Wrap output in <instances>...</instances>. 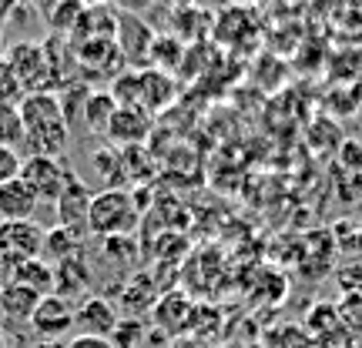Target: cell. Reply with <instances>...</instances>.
I'll use <instances>...</instances> for the list:
<instances>
[{
	"label": "cell",
	"instance_id": "d4e9b609",
	"mask_svg": "<svg viewBox=\"0 0 362 348\" xmlns=\"http://www.w3.org/2000/svg\"><path fill=\"white\" fill-rule=\"evenodd\" d=\"M148 332H151V325L141 318H121L111 342H115V348H141L148 342Z\"/></svg>",
	"mask_w": 362,
	"mask_h": 348
},
{
	"label": "cell",
	"instance_id": "7c38bea8",
	"mask_svg": "<svg viewBox=\"0 0 362 348\" xmlns=\"http://www.w3.org/2000/svg\"><path fill=\"white\" fill-rule=\"evenodd\" d=\"M175 101V80L165 71H138V107H144L148 114L151 111H161Z\"/></svg>",
	"mask_w": 362,
	"mask_h": 348
},
{
	"label": "cell",
	"instance_id": "cb8c5ba5",
	"mask_svg": "<svg viewBox=\"0 0 362 348\" xmlns=\"http://www.w3.org/2000/svg\"><path fill=\"white\" fill-rule=\"evenodd\" d=\"M339 318L349 328L356 338H362V288H352V292H342L336 301Z\"/></svg>",
	"mask_w": 362,
	"mask_h": 348
},
{
	"label": "cell",
	"instance_id": "8fae6325",
	"mask_svg": "<svg viewBox=\"0 0 362 348\" xmlns=\"http://www.w3.org/2000/svg\"><path fill=\"white\" fill-rule=\"evenodd\" d=\"M40 198L21 174L0 184V221H30L37 215Z\"/></svg>",
	"mask_w": 362,
	"mask_h": 348
},
{
	"label": "cell",
	"instance_id": "5bb4252c",
	"mask_svg": "<svg viewBox=\"0 0 362 348\" xmlns=\"http://www.w3.org/2000/svg\"><path fill=\"white\" fill-rule=\"evenodd\" d=\"M44 295H37V292H30V288H24V284H13V282H4L0 284V315L7 318V322L21 325V322H30V315H34V308H37V301Z\"/></svg>",
	"mask_w": 362,
	"mask_h": 348
},
{
	"label": "cell",
	"instance_id": "603a6c76",
	"mask_svg": "<svg viewBox=\"0 0 362 348\" xmlns=\"http://www.w3.org/2000/svg\"><path fill=\"white\" fill-rule=\"evenodd\" d=\"M0 144L13 151L24 144V121H21L17 104H0Z\"/></svg>",
	"mask_w": 362,
	"mask_h": 348
},
{
	"label": "cell",
	"instance_id": "4316f807",
	"mask_svg": "<svg viewBox=\"0 0 362 348\" xmlns=\"http://www.w3.org/2000/svg\"><path fill=\"white\" fill-rule=\"evenodd\" d=\"M21 164H24L21 151H13V148H4V144H0V184L17 178V174H21Z\"/></svg>",
	"mask_w": 362,
	"mask_h": 348
},
{
	"label": "cell",
	"instance_id": "ffe728a7",
	"mask_svg": "<svg viewBox=\"0 0 362 348\" xmlns=\"http://www.w3.org/2000/svg\"><path fill=\"white\" fill-rule=\"evenodd\" d=\"M90 164H94V174H98V181H101L104 188H121V184L128 181V174H124V157H121V151H117L115 144H111V148H98L94 157H90Z\"/></svg>",
	"mask_w": 362,
	"mask_h": 348
},
{
	"label": "cell",
	"instance_id": "d6986e66",
	"mask_svg": "<svg viewBox=\"0 0 362 348\" xmlns=\"http://www.w3.org/2000/svg\"><path fill=\"white\" fill-rule=\"evenodd\" d=\"M115 111H117V104H115V97H111V90H90L88 101H84L81 117H84L88 131L104 134V131H107V124H111V117H115Z\"/></svg>",
	"mask_w": 362,
	"mask_h": 348
},
{
	"label": "cell",
	"instance_id": "8992f818",
	"mask_svg": "<svg viewBox=\"0 0 362 348\" xmlns=\"http://www.w3.org/2000/svg\"><path fill=\"white\" fill-rule=\"evenodd\" d=\"M27 325H30V332L37 338L61 342V335H67L74 328V301H67L61 295H44Z\"/></svg>",
	"mask_w": 362,
	"mask_h": 348
},
{
	"label": "cell",
	"instance_id": "ac0fdd59",
	"mask_svg": "<svg viewBox=\"0 0 362 348\" xmlns=\"http://www.w3.org/2000/svg\"><path fill=\"white\" fill-rule=\"evenodd\" d=\"M88 282L90 271L84 268V258H71L54 268V295L67 298V301L74 295H88Z\"/></svg>",
	"mask_w": 362,
	"mask_h": 348
},
{
	"label": "cell",
	"instance_id": "3957f363",
	"mask_svg": "<svg viewBox=\"0 0 362 348\" xmlns=\"http://www.w3.org/2000/svg\"><path fill=\"white\" fill-rule=\"evenodd\" d=\"M7 67L13 71V78L21 84L24 94H34V90H51L54 78H51V57H47V47L44 44H34V40H21V44H11L7 54H4Z\"/></svg>",
	"mask_w": 362,
	"mask_h": 348
},
{
	"label": "cell",
	"instance_id": "484cf974",
	"mask_svg": "<svg viewBox=\"0 0 362 348\" xmlns=\"http://www.w3.org/2000/svg\"><path fill=\"white\" fill-rule=\"evenodd\" d=\"M21 97H24V90L13 78V71L7 67V61L0 57V104H17Z\"/></svg>",
	"mask_w": 362,
	"mask_h": 348
},
{
	"label": "cell",
	"instance_id": "83f0119b",
	"mask_svg": "<svg viewBox=\"0 0 362 348\" xmlns=\"http://www.w3.org/2000/svg\"><path fill=\"white\" fill-rule=\"evenodd\" d=\"M67 348H115L111 338H98V335H74L67 342Z\"/></svg>",
	"mask_w": 362,
	"mask_h": 348
},
{
	"label": "cell",
	"instance_id": "277c9868",
	"mask_svg": "<svg viewBox=\"0 0 362 348\" xmlns=\"http://www.w3.org/2000/svg\"><path fill=\"white\" fill-rule=\"evenodd\" d=\"M78 171L64 164V157H44V155H30L21 164V178L34 188V194L40 198V205H57V198L64 194V188L71 184Z\"/></svg>",
	"mask_w": 362,
	"mask_h": 348
},
{
	"label": "cell",
	"instance_id": "52a82bcc",
	"mask_svg": "<svg viewBox=\"0 0 362 348\" xmlns=\"http://www.w3.org/2000/svg\"><path fill=\"white\" fill-rule=\"evenodd\" d=\"M117 322H121V315H117L115 301L104 295H88L74 305V328H78V335L111 338Z\"/></svg>",
	"mask_w": 362,
	"mask_h": 348
},
{
	"label": "cell",
	"instance_id": "9a60e30c",
	"mask_svg": "<svg viewBox=\"0 0 362 348\" xmlns=\"http://www.w3.org/2000/svg\"><path fill=\"white\" fill-rule=\"evenodd\" d=\"M302 328L309 332V338L315 342V348L325 345L329 338H336L339 332H349V328L342 325V318H339L336 301H315V305L309 308V315H305Z\"/></svg>",
	"mask_w": 362,
	"mask_h": 348
},
{
	"label": "cell",
	"instance_id": "e0dca14e",
	"mask_svg": "<svg viewBox=\"0 0 362 348\" xmlns=\"http://www.w3.org/2000/svg\"><path fill=\"white\" fill-rule=\"evenodd\" d=\"M11 282L24 284L37 295H54V268L44 258H27L11 265Z\"/></svg>",
	"mask_w": 362,
	"mask_h": 348
},
{
	"label": "cell",
	"instance_id": "d6a6232c",
	"mask_svg": "<svg viewBox=\"0 0 362 348\" xmlns=\"http://www.w3.org/2000/svg\"><path fill=\"white\" fill-rule=\"evenodd\" d=\"M84 7H101V4H111V0H81Z\"/></svg>",
	"mask_w": 362,
	"mask_h": 348
},
{
	"label": "cell",
	"instance_id": "4dcf8cb0",
	"mask_svg": "<svg viewBox=\"0 0 362 348\" xmlns=\"http://www.w3.org/2000/svg\"><path fill=\"white\" fill-rule=\"evenodd\" d=\"M27 4H34L37 11H44V13H47V11H51V7H54V4H57V0H27Z\"/></svg>",
	"mask_w": 362,
	"mask_h": 348
},
{
	"label": "cell",
	"instance_id": "6da1fadb",
	"mask_svg": "<svg viewBox=\"0 0 362 348\" xmlns=\"http://www.w3.org/2000/svg\"><path fill=\"white\" fill-rule=\"evenodd\" d=\"M21 121H24V144L30 155L61 157V151L71 141V124L64 117V107L54 90H34L17 101Z\"/></svg>",
	"mask_w": 362,
	"mask_h": 348
},
{
	"label": "cell",
	"instance_id": "7402d4cb",
	"mask_svg": "<svg viewBox=\"0 0 362 348\" xmlns=\"http://www.w3.org/2000/svg\"><path fill=\"white\" fill-rule=\"evenodd\" d=\"M81 13H84V4H81V0H57L51 11H47V24H51L54 34L71 37L81 20Z\"/></svg>",
	"mask_w": 362,
	"mask_h": 348
},
{
	"label": "cell",
	"instance_id": "30bf717a",
	"mask_svg": "<svg viewBox=\"0 0 362 348\" xmlns=\"http://www.w3.org/2000/svg\"><path fill=\"white\" fill-rule=\"evenodd\" d=\"M148 131H151V114L144 107H117L104 138L117 148H138L148 138Z\"/></svg>",
	"mask_w": 362,
	"mask_h": 348
},
{
	"label": "cell",
	"instance_id": "44dd1931",
	"mask_svg": "<svg viewBox=\"0 0 362 348\" xmlns=\"http://www.w3.org/2000/svg\"><path fill=\"white\" fill-rule=\"evenodd\" d=\"M262 348H315V342L309 338V332L296 322H282L269 328L262 338Z\"/></svg>",
	"mask_w": 362,
	"mask_h": 348
},
{
	"label": "cell",
	"instance_id": "836d02e7",
	"mask_svg": "<svg viewBox=\"0 0 362 348\" xmlns=\"http://www.w3.org/2000/svg\"><path fill=\"white\" fill-rule=\"evenodd\" d=\"M7 54V47H4V17H0V57Z\"/></svg>",
	"mask_w": 362,
	"mask_h": 348
},
{
	"label": "cell",
	"instance_id": "9c48e42d",
	"mask_svg": "<svg viewBox=\"0 0 362 348\" xmlns=\"http://www.w3.org/2000/svg\"><path fill=\"white\" fill-rule=\"evenodd\" d=\"M115 44L124 64H138V57H151V44H155V34L148 30L144 20H138V13H121L117 11V34Z\"/></svg>",
	"mask_w": 362,
	"mask_h": 348
},
{
	"label": "cell",
	"instance_id": "ba28073f",
	"mask_svg": "<svg viewBox=\"0 0 362 348\" xmlns=\"http://www.w3.org/2000/svg\"><path fill=\"white\" fill-rule=\"evenodd\" d=\"M194 301L185 292H161L151 308V318H155V328L168 338H181L188 332V322H192Z\"/></svg>",
	"mask_w": 362,
	"mask_h": 348
},
{
	"label": "cell",
	"instance_id": "f1b7e54d",
	"mask_svg": "<svg viewBox=\"0 0 362 348\" xmlns=\"http://www.w3.org/2000/svg\"><path fill=\"white\" fill-rule=\"evenodd\" d=\"M151 4H155V0H111V7L121 13H138V11H144V7H151Z\"/></svg>",
	"mask_w": 362,
	"mask_h": 348
},
{
	"label": "cell",
	"instance_id": "4fadbf2b",
	"mask_svg": "<svg viewBox=\"0 0 362 348\" xmlns=\"http://www.w3.org/2000/svg\"><path fill=\"white\" fill-rule=\"evenodd\" d=\"M84 255V245H81V228H67V224H57L51 232L44 234V251L40 258L47 265H64L71 258H81Z\"/></svg>",
	"mask_w": 362,
	"mask_h": 348
},
{
	"label": "cell",
	"instance_id": "5b68a950",
	"mask_svg": "<svg viewBox=\"0 0 362 348\" xmlns=\"http://www.w3.org/2000/svg\"><path fill=\"white\" fill-rule=\"evenodd\" d=\"M44 228L37 221H0V265L11 268L17 261L40 258L44 251Z\"/></svg>",
	"mask_w": 362,
	"mask_h": 348
},
{
	"label": "cell",
	"instance_id": "1f68e13d",
	"mask_svg": "<svg viewBox=\"0 0 362 348\" xmlns=\"http://www.w3.org/2000/svg\"><path fill=\"white\" fill-rule=\"evenodd\" d=\"M34 348H67V342H47V338H40Z\"/></svg>",
	"mask_w": 362,
	"mask_h": 348
},
{
	"label": "cell",
	"instance_id": "f546056e",
	"mask_svg": "<svg viewBox=\"0 0 362 348\" xmlns=\"http://www.w3.org/2000/svg\"><path fill=\"white\" fill-rule=\"evenodd\" d=\"M171 348H211V345H205V342H198V338L181 335V338H175V345H171Z\"/></svg>",
	"mask_w": 362,
	"mask_h": 348
},
{
	"label": "cell",
	"instance_id": "2e32d148",
	"mask_svg": "<svg viewBox=\"0 0 362 348\" xmlns=\"http://www.w3.org/2000/svg\"><path fill=\"white\" fill-rule=\"evenodd\" d=\"M88 205H90L88 184L74 174L71 184L64 188V194L57 198V218H61V224H67V228H81L84 218H88Z\"/></svg>",
	"mask_w": 362,
	"mask_h": 348
},
{
	"label": "cell",
	"instance_id": "7a4b0ae2",
	"mask_svg": "<svg viewBox=\"0 0 362 348\" xmlns=\"http://www.w3.org/2000/svg\"><path fill=\"white\" fill-rule=\"evenodd\" d=\"M138 224H141V208H138L131 191L104 188V191L90 194L84 228L94 238H131Z\"/></svg>",
	"mask_w": 362,
	"mask_h": 348
}]
</instances>
